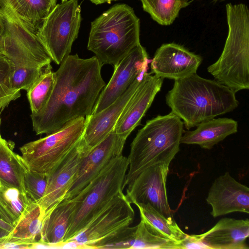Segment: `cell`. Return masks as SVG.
<instances>
[{
	"label": "cell",
	"mask_w": 249,
	"mask_h": 249,
	"mask_svg": "<svg viewBox=\"0 0 249 249\" xmlns=\"http://www.w3.org/2000/svg\"><path fill=\"white\" fill-rule=\"evenodd\" d=\"M103 65L93 56L87 59L68 55L54 72L55 84L44 107L32 114L37 135L49 134L69 122L89 116L106 86L101 75Z\"/></svg>",
	"instance_id": "6da1fadb"
},
{
	"label": "cell",
	"mask_w": 249,
	"mask_h": 249,
	"mask_svg": "<svg viewBox=\"0 0 249 249\" xmlns=\"http://www.w3.org/2000/svg\"><path fill=\"white\" fill-rule=\"evenodd\" d=\"M165 100L171 112L182 120L187 129L231 112L239 105L235 93L229 88L196 73L175 80Z\"/></svg>",
	"instance_id": "7a4b0ae2"
},
{
	"label": "cell",
	"mask_w": 249,
	"mask_h": 249,
	"mask_svg": "<svg viewBox=\"0 0 249 249\" xmlns=\"http://www.w3.org/2000/svg\"><path fill=\"white\" fill-rule=\"evenodd\" d=\"M3 31L0 53L10 62L12 83L16 89L28 91L47 70L52 58L36 34L26 28L13 14L2 13Z\"/></svg>",
	"instance_id": "3957f363"
},
{
	"label": "cell",
	"mask_w": 249,
	"mask_h": 249,
	"mask_svg": "<svg viewBox=\"0 0 249 249\" xmlns=\"http://www.w3.org/2000/svg\"><path fill=\"white\" fill-rule=\"evenodd\" d=\"M183 126L182 121L171 112L146 121L131 144L124 189L147 167L156 164L170 165L179 151Z\"/></svg>",
	"instance_id": "277c9868"
},
{
	"label": "cell",
	"mask_w": 249,
	"mask_h": 249,
	"mask_svg": "<svg viewBox=\"0 0 249 249\" xmlns=\"http://www.w3.org/2000/svg\"><path fill=\"white\" fill-rule=\"evenodd\" d=\"M140 23L131 7L115 4L91 23L88 49L103 65L114 66L141 44Z\"/></svg>",
	"instance_id": "5b68a950"
},
{
	"label": "cell",
	"mask_w": 249,
	"mask_h": 249,
	"mask_svg": "<svg viewBox=\"0 0 249 249\" xmlns=\"http://www.w3.org/2000/svg\"><path fill=\"white\" fill-rule=\"evenodd\" d=\"M228 34L217 60L207 68L214 80L236 93L249 89V11L244 3H228Z\"/></svg>",
	"instance_id": "8992f818"
},
{
	"label": "cell",
	"mask_w": 249,
	"mask_h": 249,
	"mask_svg": "<svg viewBox=\"0 0 249 249\" xmlns=\"http://www.w3.org/2000/svg\"><path fill=\"white\" fill-rule=\"evenodd\" d=\"M128 167L123 155L110 161L78 194L63 243L74 238L123 192Z\"/></svg>",
	"instance_id": "52a82bcc"
},
{
	"label": "cell",
	"mask_w": 249,
	"mask_h": 249,
	"mask_svg": "<svg viewBox=\"0 0 249 249\" xmlns=\"http://www.w3.org/2000/svg\"><path fill=\"white\" fill-rule=\"evenodd\" d=\"M85 118L73 120L45 137L19 148L28 169L49 177L83 137Z\"/></svg>",
	"instance_id": "ba28073f"
},
{
	"label": "cell",
	"mask_w": 249,
	"mask_h": 249,
	"mask_svg": "<svg viewBox=\"0 0 249 249\" xmlns=\"http://www.w3.org/2000/svg\"><path fill=\"white\" fill-rule=\"evenodd\" d=\"M81 20L78 0L56 4L44 19L36 34L56 64L60 65L70 54Z\"/></svg>",
	"instance_id": "9c48e42d"
},
{
	"label": "cell",
	"mask_w": 249,
	"mask_h": 249,
	"mask_svg": "<svg viewBox=\"0 0 249 249\" xmlns=\"http://www.w3.org/2000/svg\"><path fill=\"white\" fill-rule=\"evenodd\" d=\"M134 216L131 203L123 192L69 241L84 245L87 249H103L114 235L130 226Z\"/></svg>",
	"instance_id": "30bf717a"
},
{
	"label": "cell",
	"mask_w": 249,
	"mask_h": 249,
	"mask_svg": "<svg viewBox=\"0 0 249 249\" xmlns=\"http://www.w3.org/2000/svg\"><path fill=\"white\" fill-rule=\"evenodd\" d=\"M169 166L154 164L141 172L127 186L125 196L130 203L148 204L165 216L173 218L166 186Z\"/></svg>",
	"instance_id": "8fae6325"
},
{
	"label": "cell",
	"mask_w": 249,
	"mask_h": 249,
	"mask_svg": "<svg viewBox=\"0 0 249 249\" xmlns=\"http://www.w3.org/2000/svg\"><path fill=\"white\" fill-rule=\"evenodd\" d=\"M148 60L146 50L140 44L115 65L113 73L99 94L91 114L102 111L120 97L139 75L147 71Z\"/></svg>",
	"instance_id": "7c38bea8"
},
{
	"label": "cell",
	"mask_w": 249,
	"mask_h": 249,
	"mask_svg": "<svg viewBox=\"0 0 249 249\" xmlns=\"http://www.w3.org/2000/svg\"><path fill=\"white\" fill-rule=\"evenodd\" d=\"M126 139L113 130L102 142L83 154L76 179L64 199L78 194L113 159L122 155Z\"/></svg>",
	"instance_id": "4fadbf2b"
},
{
	"label": "cell",
	"mask_w": 249,
	"mask_h": 249,
	"mask_svg": "<svg viewBox=\"0 0 249 249\" xmlns=\"http://www.w3.org/2000/svg\"><path fill=\"white\" fill-rule=\"evenodd\" d=\"M202 57L174 43L162 44L150 64L151 73L162 79L177 80L196 73Z\"/></svg>",
	"instance_id": "5bb4252c"
},
{
	"label": "cell",
	"mask_w": 249,
	"mask_h": 249,
	"mask_svg": "<svg viewBox=\"0 0 249 249\" xmlns=\"http://www.w3.org/2000/svg\"><path fill=\"white\" fill-rule=\"evenodd\" d=\"M146 71L139 75L111 105L99 112L85 118L86 125L82 137L85 153L99 143L113 130L124 109Z\"/></svg>",
	"instance_id": "9a60e30c"
},
{
	"label": "cell",
	"mask_w": 249,
	"mask_h": 249,
	"mask_svg": "<svg viewBox=\"0 0 249 249\" xmlns=\"http://www.w3.org/2000/svg\"><path fill=\"white\" fill-rule=\"evenodd\" d=\"M84 154L82 138L48 177L45 193L37 203L44 219L62 201L76 179Z\"/></svg>",
	"instance_id": "2e32d148"
},
{
	"label": "cell",
	"mask_w": 249,
	"mask_h": 249,
	"mask_svg": "<svg viewBox=\"0 0 249 249\" xmlns=\"http://www.w3.org/2000/svg\"><path fill=\"white\" fill-rule=\"evenodd\" d=\"M147 71L117 122L113 131L127 139L140 123L142 117L160 91L163 79Z\"/></svg>",
	"instance_id": "e0dca14e"
},
{
	"label": "cell",
	"mask_w": 249,
	"mask_h": 249,
	"mask_svg": "<svg viewBox=\"0 0 249 249\" xmlns=\"http://www.w3.org/2000/svg\"><path fill=\"white\" fill-rule=\"evenodd\" d=\"M206 201L213 217L237 212L249 213V188L226 172L214 180Z\"/></svg>",
	"instance_id": "ac0fdd59"
},
{
	"label": "cell",
	"mask_w": 249,
	"mask_h": 249,
	"mask_svg": "<svg viewBox=\"0 0 249 249\" xmlns=\"http://www.w3.org/2000/svg\"><path fill=\"white\" fill-rule=\"evenodd\" d=\"M199 235L209 249H249V220L223 218Z\"/></svg>",
	"instance_id": "d6986e66"
},
{
	"label": "cell",
	"mask_w": 249,
	"mask_h": 249,
	"mask_svg": "<svg viewBox=\"0 0 249 249\" xmlns=\"http://www.w3.org/2000/svg\"><path fill=\"white\" fill-rule=\"evenodd\" d=\"M74 198L64 199L44 219L35 248H62L71 218L75 211Z\"/></svg>",
	"instance_id": "ffe728a7"
},
{
	"label": "cell",
	"mask_w": 249,
	"mask_h": 249,
	"mask_svg": "<svg viewBox=\"0 0 249 249\" xmlns=\"http://www.w3.org/2000/svg\"><path fill=\"white\" fill-rule=\"evenodd\" d=\"M196 127L182 135L180 143L197 144L202 148L211 149L228 136L236 133L238 123L231 118H214L201 122Z\"/></svg>",
	"instance_id": "44dd1931"
},
{
	"label": "cell",
	"mask_w": 249,
	"mask_h": 249,
	"mask_svg": "<svg viewBox=\"0 0 249 249\" xmlns=\"http://www.w3.org/2000/svg\"><path fill=\"white\" fill-rule=\"evenodd\" d=\"M0 10L12 13L26 28L36 34L52 8L48 0H0Z\"/></svg>",
	"instance_id": "7402d4cb"
},
{
	"label": "cell",
	"mask_w": 249,
	"mask_h": 249,
	"mask_svg": "<svg viewBox=\"0 0 249 249\" xmlns=\"http://www.w3.org/2000/svg\"><path fill=\"white\" fill-rule=\"evenodd\" d=\"M44 218L39 204L32 202L24 212L5 242L34 249L38 242Z\"/></svg>",
	"instance_id": "603a6c76"
},
{
	"label": "cell",
	"mask_w": 249,
	"mask_h": 249,
	"mask_svg": "<svg viewBox=\"0 0 249 249\" xmlns=\"http://www.w3.org/2000/svg\"><path fill=\"white\" fill-rule=\"evenodd\" d=\"M12 144L0 137V179L25 192L24 177L28 168L21 156L15 153Z\"/></svg>",
	"instance_id": "cb8c5ba5"
},
{
	"label": "cell",
	"mask_w": 249,
	"mask_h": 249,
	"mask_svg": "<svg viewBox=\"0 0 249 249\" xmlns=\"http://www.w3.org/2000/svg\"><path fill=\"white\" fill-rule=\"evenodd\" d=\"M141 219L154 233L180 243L187 236L173 217H167L148 204H137Z\"/></svg>",
	"instance_id": "d4e9b609"
},
{
	"label": "cell",
	"mask_w": 249,
	"mask_h": 249,
	"mask_svg": "<svg viewBox=\"0 0 249 249\" xmlns=\"http://www.w3.org/2000/svg\"><path fill=\"white\" fill-rule=\"evenodd\" d=\"M32 202L25 192L2 182L0 187V217L6 222L14 227Z\"/></svg>",
	"instance_id": "484cf974"
},
{
	"label": "cell",
	"mask_w": 249,
	"mask_h": 249,
	"mask_svg": "<svg viewBox=\"0 0 249 249\" xmlns=\"http://www.w3.org/2000/svg\"><path fill=\"white\" fill-rule=\"evenodd\" d=\"M143 10L154 20L169 25L178 16L181 9L188 5L186 0H140Z\"/></svg>",
	"instance_id": "4316f807"
},
{
	"label": "cell",
	"mask_w": 249,
	"mask_h": 249,
	"mask_svg": "<svg viewBox=\"0 0 249 249\" xmlns=\"http://www.w3.org/2000/svg\"><path fill=\"white\" fill-rule=\"evenodd\" d=\"M47 70L27 91V96L32 114L40 112L46 106L55 84L54 72Z\"/></svg>",
	"instance_id": "83f0119b"
},
{
	"label": "cell",
	"mask_w": 249,
	"mask_h": 249,
	"mask_svg": "<svg viewBox=\"0 0 249 249\" xmlns=\"http://www.w3.org/2000/svg\"><path fill=\"white\" fill-rule=\"evenodd\" d=\"M179 245L178 243L154 233L141 219L136 226L130 249H179Z\"/></svg>",
	"instance_id": "f1b7e54d"
},
{
	"label": "cell",
	"mask_w": 249,
	"mask_h": 249,
	"mask_svg": "<svg viewBox=\"0 0 249 249\" xmlns=\"http://www.w3.org/2000/svg\"><path fill=\"white\" fill-rule=\"evenodd\" d=\"M12 74L10 62L0 53V110L20 96V90L13 86Z\"/></svg>",
	"instance_id": "f546056e"
},
{
	"label": "cell",
	"mask_w": 249,
	"mask_h": 249,
	"mask_svg": "<svg viewBox=\"0 0 249 249\" xmlns=\"http://www.w3.org/2000/svg\"><path fill=\"white\" fill-rule=\"evenodd\" d=\"M48 177L28 169L24 177L25 193L35 202L38 203L43 197L48 183Z\"/></svg>",
	"instance_id": "4dcf8cb0"
},
{
	"label": "cell",
	"mask_w": 249,
	"mask_h": 249,
	"mask_svg": "<svg viewBox=\"0 0 249 249\" xmlns=\"http://www.w3.org/2000/svg\"><path fill=\"white\" fill-rule=\"evenodd\" d=\"M179 249H209L202 241L199 234L187 235L179 245Z\"/></svg>",
	"instance_id": "1f68e13d"
},
{
	"label": "cell",
	"mask_w": 249,
	"mask_h": 249,
	"mask_svg": "<svg viewBox=\"0 0 249 249\" xmlns=\"http://www.w3.org/2000/svg\"><path fill=\"white\" fill-rule=\"evenodd\" d=\"M14 228L0 217V245L6 241Z\"/></svg>",
	"instance_id": "d6a6232c"
},
{
	"label": "cell",
	"mask_w": 249,
	"mask_h": 249,
	"mask_svg": "<svg viewBox=\"0 0 249 249\" xmlns=\"http://www.w3.org/2000/svg\"><path fill=\"white\" fill-rule=\"evenodd\" d=\"M92 3L96 5L102 4L106 2V0H89Z\"/></svg>",
	"instance_id": "836d02e7"
},
{
	"label": "cell",
	"mask_w": 249,
	"mask_h": 249,
	"mask_svg": "<svg viewBox=\"0 0 249 249\" xmlns=\"http://www.w3.org/2000/svg\"><path fill=\"white\" fill-rule=\"evenodd\" d=\"M49 2L52 9L56 5L57 0H48Z\"/></svg>",
	"instance_id": "e575fe53"
},
{
	"label": "cell",
	"mask_w": 249,
	"mask_h": 249,
	"mask_svg": "<svg viewBox=\"0 0 249 249\" xmlns=\"http://www.w3.org/2000/svg\"><path fill=\"white\" fill-rule=\"evenodd\" d=\"M3 30V21L1 14L0 13V36L2 33Z\"/></svg>",
	"instance_id": "d590c367"
},
{
	"label": "cell",
	"mask_w": 249,
	"mask_h": 249,
	"mask_svg": "<svg viewBox=\"0 0 249 249\" xmlns=\"http://www.w3.org/2000/svg\"><path fill=\"white\" fill-rule=\"evenodd\" d=\"M118 0H106V2H107L108 3H110L112 1H116Z\"/></svg>",
	"instance_id": "8d00e7d4"
},
{
	"label": "cell",
	"mask_w": 249,
	"mask_h": 249,
	"mask_svg": "<svg viewBox=\"0 0 249 249\" xmlns=\"http://www.w3.org/2000/svg\"><path fill=\"white\" fill-rule=\"evenodd\" d=\"M2 186V182L0 179V187Z\"/></svg>",
	"instance_id": "74e56055"
},
{
	"label": "cell",
	"mask_w": 249,
	"mask_h": 249,
	"mask_svg": "<svg viewBox=\"0 0 249 249\" xmlns=\"http://www.w3.org/2000/svg\"><path fill=\"white\" fill-rule=\"evenodd\" d=\"M68 0H61L62 2L67 1Z\"/></svg>",
	"instance_id": "f35d334b"
},
{
	"label": "cell",
	"mask_w": 249,
	"mask_h": 249,
	"mask_svg": "<svg viewBox=\"0 0 249 249\" xmlns=\"http://www.w3.org/2000/svg\"><path fill=\"white\" fill-rule=\"evenodd\" d=\"M0 124H1V119L0 118ZM0 137H1L0 133Z\"/></svg>",
	"instance_id": "ab89813d"
}]
</instances>
